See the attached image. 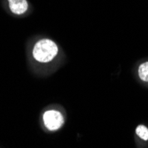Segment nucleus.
Returning a JSON list of instances; mask_svg holds the SVG:
<instances>
[{"mask_svg":"<svg viewBox=\"0 0 148 148\" xmlns=\"http://www.w3.org/2000/svg\"><path fill=\"white\" fill-rule=\"evenodd\" d=\"M58 46L51 39H41L34 45L33 57L41 63H47L51 61L58 54Z\"/></svg>","mask_w":148,"mask_h":148,"instance_id":"f257e3e1","label":"nucleus"},{"mask_svg":"<svg viewBox=\"0 0 148 148\" xmlns=\"http://www.w3.org/2000/svg\"><path fill=\"white\" fill-rule=\"evenodd\" d=\"M45 126L51 131L58 130L64 124V117L57 110H48L43 115Z\"/></svg>","mask_w":148,"mask_h":148,"instance_id":"f03ea898","label":"nucleus"},{"mask_svg":"<svg viewBox=\"0 0 148 148\" xmlns=\"http://www.w3.org/2000/svg\"><path fill=\"white\" fill-rule=\"evenodd\" d=\"M9 8L14 14L21 15L29 9V4L27 0H8Z\"/></svg>","mask_w":148,"mask_h":148,"instance_id":"7ed1b4c3","label":"nucleus"},{"mask_svg":"<svg viewBox=\"0 0 148 148\" xmlns=\"http://www.w3.org/2000/svg\"><path fill=\"white\" fill-rule=\"evenodd\" d=\"M138 75L144 82H148V61L144 62L139 66Z\"/></svg>","mask_w":148,"mask_h":148,"instance_id":"20e7f679","label":"nucleus"},{"mask_svg":"<svg viewBox=\"0 0 148 148\" xmlns=\"http://www.w3.org/2000/svg\"><path fill=\"white\" fill-rule=\"evenodd\" d=\"M136 134L143 140H148V128L145 125H138L136 129Z\"/></svg>","mask_w":148,"mask_h":148,"instance_id":"39448f33","label":"nucleus"}]
</instances>
